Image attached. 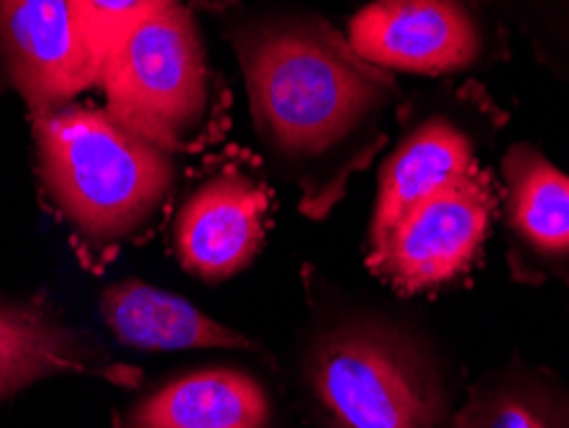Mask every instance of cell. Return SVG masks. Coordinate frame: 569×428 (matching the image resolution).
Segmentation results:
<instances>
[{
	"label": "cell",
	"instance_id": "6da1fadb",
	"mask_svg": "<svg viewBox=\"0 0 569 428\" xmlns=\"http://www.w3.org/2000/svg\"><path fill=\"white\" fill-rule=\"evenodd\" d=\"M259 139L323 218L382 147L398 82L316 13H264L231 29Z\"/></svg>",
	"mask_w": 569,
	"mask_h": 428
},
{
	"label": "cell",
	"instance_id": "7a4b0ae2",
	"mask_svg": "<svg viewBox=\"0 0 569 428\" xmlns=\"http://www.w3.org/2000/svg\"><path fill=\"white\" fill-rule=\"evenodd\" d=\"M318 428H451L455 408L439 359L382 310L318 300L298 357Z\"/></svg>",
	"mask_w": 569,
	"mask_h": 428
},
{
	"label": "cell",
	"instance_id": "3957f363",
	"mask_svg": "<svg viewBox=\"0 0 569 428\" xmlns=\"http://www.w3.org/2000/svg\"><path fill=\"white\" fill-rule=\"evenodd\" d=\"M37 162L49 200L93 267L152 229L174 190L172 152L88 106L37 116Z\"/></svg>",
	"mask_w": 569,
	"mask_h": 428
},
{
	"label": "cell",
	"instance_id": "277c9868",
	"mask_svg": "<svg viewBox=\"0 0 569 428\" xmlns=\"http://www.w3.org/2000/svg\"><path fill=\"white\" fill-rule=\"evenodd\" d=\"M98 86L116 121L167 152L213 139V78L196 21L180 0H157L121 33Z\"/></svg>",
	"mask_w": 569,
	"mask_h": 428
},
{
	"label": "cell",
	"instance_id": "5b68a950",
	"mask_svg": "<svg viewBox=\"0 0 569 428\" xmlns=\"http://www.w3.org/2000/svg\"><path fill=\"white\" fill-rule=\"evenodd\" d=\"M498 216V185L482 167L413 203L375 245L367 267L400 296L462 280L482 257Z\"/></svg>",
	"mask_w": 569,
	"mask_h": 428
},
{
	"label": "cell",
	"instance_id": "8992f818",
	"mask_svg": "<svg viewBox=\"0 0 569 428\" xmlns=\"http://www.w3.org/2000/svg\"><path fill=\"white\" fill-rule=\"evenodd\" d=\"M500 126L503 111L477 86L431 92L411 108L380 167L367 245L382 239L418 200L477 170V157Z\"/></svg>",
	"mask_w": 569,
	"mask_h": 428
},
{
	"label": "cell",
	"instance_id": "52a82bcc",
	"mask_svg": "<svg viewBox=\"0 0 569 428\" xmlns=\"http://www.w3.org/2000/svg\"><path fill=\"white\" fill-rule=\"evenodd\" d=\"M349 44L385 72H470L496 57L498 31L480 0H372L349 21Z\"/></svg>",
	"mask_w": 569,
	"mask_h": 428
},
{
	"label": "cell",
	"instance_id": "ba28073f",
	"mask_svg": "<svg viewBox=\"0 0 569 428\" xmlns=\"http://www.w3.org/2000/svg\"><path fill=\"white\" fill-rule=\"evenodd\" d=\"M272 192L254 170L223 162L182 200L172 226L182 270L221 282L254 262L267 239Z\"/></svg>",
	"mask_w": 569,
	"mask_h": 428
},
{
	"label": "cell",
	"instance_id": "9c48e42d",
	"mask_svg": "<svg viewBox=\"0 0 569 428\" xmlns=\"http://www.w3.org/2000/svg\"><path fill=\"white\" fill-rule=\"evenodd\" d=\"M498 216L518 280L569 285V175L537 145L518 141L500 159Z\"/></svg>",
	"mask_w": 569,
	"mask_h": 428
},
{
	"label": "cell",
	"instance_id": "30bf717a",
	"mask_svg": "<svg viewBox=\"0 0 569 428\" xmlns=\"http://www.w3.org/2000/svg\"><path fill=\"white\" fill-rule=\"evenodd\" d=\"M0 52L33 116L98 86L72 0H0Z\"/></svg>",
	"mask_w": 569,
	"mask_h": 428
},
{
	"label": "cell",
	"instance_id": "8fae6325",
	"mask_svg": "<svg viewBox=\"0 0 569 428\" xmlns=\"http://www.w3.org/2000/svg\"><path fill=\"white\" fill-rule=\"evenodd\" d=\"M54 375H90L121 388L141 382L137 367L116 362L44 303L0 296V400Z\"/></svg>",
	"mask_w": 569,
	"mask_h": 428
},
{
	"label": "cell",
	"instance_id": "7c38bea8",
	"mask_svg": "<svg viewBox=\"0 0 569 428\" xmlns=\"http://www.w3.org/2000/svg\"><path fill=\"white\" fill-rule=\"evenodd\" d=\"M113 428H274V400L249 369L198 367L116 414Z\"/></svg>",
	"mask_w": 569,
	"mask_h": 428
},
{
	"label": "cell",
	"instance_id": "4fadbf2b",
	"mask_svg": "<svg viewBox=\"0 0 569 428\" xmlns=\"http://www.w3.org/2000/svg\"><path fill=\"white\" fill-rule=\"evenodd\" d=\"M100 313L113 337L131 349H229L264 355L257 339L219 324L190 300L141 280H121L106 288Z\"/></svg>",
	"mask_w": 569,
	"mask_h": 428
},
{
	"label": "cell",
	"instance_id": "5bb4252c",
	"mask_svg": "<svg viewBox=\"0 0 569 428\" xmlns=\"http://www.w3.org/2000/svg\"><path fill=\"white\" fill-rule=\"evenodd\" d=\"M451 428H569V388L543 369L513 362L475 385Z\"/></svg>",
	"mask_w": 569,
	"mask_h": 428
},
{
	"label": "cell",
	"instance_id": "9a60e30c",
	"mask_svg": "<svg viewBox=\"0 0 569 428\" xmlns=\"http://www.w3.org/2000/svg\"><path fill=\"white\" fill-rule=\"evenodd\" d=\"M531 41L539 60L569 80V0H485Z\"/></svg>",
	"mask_w": 569,
	"mask_h": 428
},
{
	"label": "cell",
	"instance_id": "2e32d148",
	"mask_svg": "<svg viewBox=\"0 0 569 428\" xmlns=\"http://www.w3.org/2000/svg\"><path fill=\"white\" fill-rule=\"evenodd\" d=\"M154 3L157 0H72L88 52L98 67V80L111 47Z\"/></svg>",
	"mask_w": 569,
	"mask_h": 428
}]
</instances>
